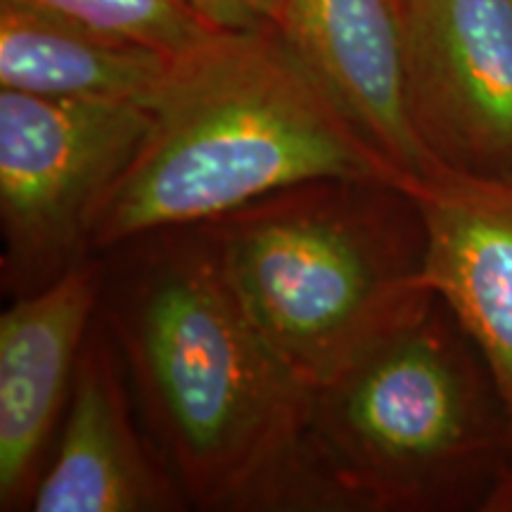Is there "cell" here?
<instances>
[{"label": "cell", "mask_w": 512, "mask_h": 512, "mask_svg": "<svg viewBox=\"0 0 512 512\" xmlns=\"http://www.w3.org/2000/svg\"><path fill=\"white\" fill-rule=\"evenodd\" d=\"M406 190L425 228L422 283L482 356L512 418V178L441 166Z\"/></svg>", "instance_id": "9c48e42d"}, {"label": "cell", "mask_w": 512, "mask_h": 512, "mask_svg": "<svg viewBox=\"0 0 512 512\" xmlns=\"http://www.w3.org/2000/svg\"><path fill=\"white\" fill-rule=\"evenodd\" d=\"M273 27L396 169L411 181L441 169L408 121L399 0H280Z\"/></svg>", "instance_id": "30bf717a"}, {"label": "cell", "mask_w": 512, "mask_h": 512, "mask_svg": "<svg viewBox=\"0 0 512 512\" xmlns=\"http://www.w3.org/2000/svg\"><path fill=\"white\" fill-rule=\"evenodd\" d=\"M176 57L0 0V88L41 98L152 105Z\"/></svg>", "instance_id": "8fae6325"}, {"label": "cell", "mask_w": 512, "mask_h": 512, "mask_svg": "<svg viewBox=\"0 0 512 512\" xmlns=\"http://www.w3.org/2000/svg\"><path fill=\"white\" fill-rule=\"evenodd\" d=\"M406 112L437 166L512 178L510 0H399Z\"/></svg>", "instance_id": "8992f818"}, {"label": "cell", "mask_w": 512, "mask_h": 512, "mask_svg": "<svg viewBox=\"0 0 512 512\" xmlns=\"http://www.w3.org/2000/svg\"><path fill=\"white\" fill-rule=\"evenodd\" d=\"M216 31H247L275 22L280 0H183Z\"/></svg>", "instance_id": "4fadbf2b"}, {"label": "cell", "mask_w": 512, "mask_h": 512, "mask_svg": "<svg viewBox=\"0 0 512 512\" xmlns=\"http://www.w3.org/2000/svg\"><path fill=\"white\" fill-rule=\"evenodd\" d=\"M150 126L140 102L41 98L0 88L3 292L27 297L91 259L102 202Z\"/></svg>", "instance_id": "5b68a950"}, {"label": "cell", "mask_w": 512, "mask_h": 512, "mask_svg": "<svg viewBox=\"0 0 512 512\" xmlns=\"http://www.w3.org/2000/svg\"><path fill=\"white\" fill-rule=\"evenodd\" d=\"M280 361L316 389L432 304L425 228L394 183L320 178L204 223Z\"/></svg>", "instance_id": "3957f363"}, {"label": "cell", "mask_w": 512, "mask_h": 512, "mask_svg": "<svg viewBox=\"0 0 512 512\" xmlns=\"http://www.w3.org/2000/svg\"><path fill=\"white\" fill-rule=\"evenodd\" d=\"M320 178L411 183L273 24L214 31L176 57L152 100L143 143L95 216L91 254L157 230L204 226Z\"/></svg>", "instance_id": "7a4b0ae2"}, {"label": "cell", "mask_w": 512, "mask_h": 512, "mask_svg": "<svg viewBox=\"0 0 512 512\" xmlns=\"http://www.w3.org/2000/svg\"><path fill=\"white\" fill-rule=\"evenodd\" d=\"M437 297L311 394L309 446L330 510L465 503L512 437L489 370Z\"/></svg>", "instance_id": "277c9868"}, {"label": "cell", "mask_w": 512, "mask_h": 512, "mask_svg": "<svg viewBox=\"0 0 512 512\" xmlns=\"http://www.w3.org/2000/svg\"><path fill=\"white\" fill-rule=\"evenodd\" d=\"M95 256L98 316L190 508L330 510L309 446L313 389L261 335L207 230H157Z\"/></svg>", "instance_id": "6da1fadb"}, {"label": "cell", "mask_w": 512, "mask_h": 512, "mask_svg": "<svg viewBox=\"0 0 512 512\" xmlns=\"http://www.w3.org/2000/svg\"><path fill=\"white\" fill-rule=\"evenodd\" d=\"M510 5H512V0H510Z\"/></svg>", "instance_id": "5bb4252c"}, {"label": "cell", "mask_w": 512, "mask_h": 512, "mask_svg": "<svg viewBox=\"0 0 512 512\" xmlns=\"http://www.w3.org/2000/svg\"><path fill=\"white\" fill-rule=\"evenodd\" d=\"M124 361L100 316L83 344L53 458L34 512H174L190 508L150 434L138 425Z\"/></svg>", "instance_id": "52a82bcc"}, {"label": "cell", "mask_w": 512, "mask_h": 512, "mask_svg": "<svg viewBox=\"0 0 512 512\" xmlns=\"http://www.w3.org/2000/svg\"><path fill=\"white\" fill-rule=\"evenodd\" d=\"M102 264L91 256L0 316V510H24L46 472L67 413L76 366L100 304Z\"/></svg>", "instance_id": "ba28073f"}, {"label": "cell", "mask_w": 512, "mask_h": 512, "mask_svg": "<svg viewBox=\"0 0 512 512\" xmlns=\"http://www.w3.org/2000/svg\"><path fill=\"white\" fill-rule=\"evenodd\" d=\"M81 27L181 57L214 34L183 0H17Z\"/></svg>", "instance_id": "7c38bea8"}]
</instances>
